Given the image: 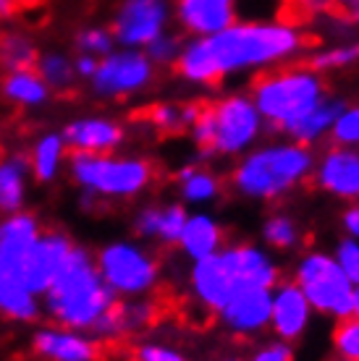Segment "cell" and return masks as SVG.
Masks as SVG:
<instances>
[{"label": "cell", "mask_w": 359, "mask_h": 361, "mask_svg": "<svg viewBox=\"0 0 359 361\" xmlns=\"http://www.w3.org/2000/svg\"><path fill=\"white\" fill-rule=\"evenodd\" d=\"M310 53V35L288 18H236L210 37H187L173 73L197 90H216L225 82L254 79L257 73L302 61Z\"/></svg>", "instance_id": "cell-1"}, {"label": "cell", "mask_w": 359, "mask_h": 361, "mask_svg": "<svg viewBox=\"0 0 359 361\" xmlns=\"http://www.w3.org/2000/svg\"><path fill=\"white\" fill-rule=\"evenodd\" d=\"M283 278L278 254L260 241H225L223 249L205 259L189 262L187 293L189 301L207 317H216L220 309L244 290L273 288Z\"/></svg>", "instance_id": "cell-2"}, {"label": "cell", "mask_w": 359, "mask_h": 361, "mask_svg": "<svg viewBox=\"0 0 359 361\" xmlns=\"http://www.w3.org/2000/svg\"><path fill=\"white\" fill-rule=\"evenodd\" d=\"M312 165L314 149L273 134L231 160L225 186L249 204H278L310 183Z\"/></svg>", "instance_id": "cell-3"}, {"label": "cell", "mask_w": 359, "mask_h": 361, "mask_svg": "<svg viewBox=\"0 0 359 361\" xmlns=\"http://www.w3.org/2000/svg\"><path fill=\"white\" fill-rule=\"evenodd\" d=\"M116 296L100 278L95 252L84 244H73L63 267L40 296L42 314L53 325L90 333L92 325L110 309Z\"/></svg>", "instance_id": "cell-4"}, {"label": "cell", "mask_w": 359, "mask_h": 361, "mask_svg": "<svg viewBox=\"0 0 359 361\" xmlns=\"http://www.w3.org/2000/svg\"><path fill=\"white\" fill-rule=\"evenodd\" d=\"M187 136L197 149V160H236L268 136V126L247 92H225L202 105Z\"/></svg>", "instance_id": "cell-5"}, {"label": "cell", "mask_w": 359, "mask_h": 361, "mask_svg": "<svg viewBox=\"0 0 359 361\" xmlns=\"http://www.w3.org/2000/svg\"><path fill=\"white\" fill-rule=\"evenodd\" d=\"M247 94L252 97L254 108L260 110L268 134L281 136L291 123L307 116L320 99L328 97L331 87L323 73L294 61L257 73L254 79H249Z\"/></svg>", "instance_id": "cell-6"}, {"label": "cell", "mask_w": 359, "mask_h": 361, "mask_svg": "<svg viewBox=\"0 0 359 361\" xmlns=\"http://www.w3.org/2000/svg\"><path fill=\"white\" fill-rule=\"evenodd\" d=\"M66 176L79 194L98 199L100 204H121L144 197L155 186L158 168L150 157L131 152H71Z\"/></svg>", "instance_id": "cell-7"}, {"label": "cell", "mask_w": 359, "mask_h": 361, "mask_svg": "<svg viewBox=\"0 0 359 361\" xmlns=\"http://www.w3.org/2000/svg\"><path fill=\"white\" fill-rule=\"evenodd\" d=\"M95 264L116 298L153 296L163 283V262L158 252L134 235L105 241L95 249Z\"/></svg>", "instance_id": "cell-8"}, {"label": "cell", "mask_w": 359, "mask_h": 361, "mask_svg": "<svg viewBox=\"0 0 359 361\" xmlns=\"http://www.w3.org/2000/svg\"><path fill=\"white\" fill-rule=\"evenodd\" d=\"M288 278L299 286L317 317L336 322L354 314L357 286L346 278L331 249H302L291 264Z\"/></svg>", "instance_id": "cell-9"}, {"label": "cell", "mask_w": 359, "mask_h": 361, "mask_svg": "<svg viewBox=\"0 0 359 361\" xmlns=\"http://www.w3.org/2000/svg\"><path fill=\"white\" fill-rule=\"evenodd\" d=\"M158 68L136 47H113L108 55L98 61V68L87 82L90 92L98 99L121 102V99L142 97L158 82Z\"/></svg>", "instance_id": "cell-10"}, {"label": "cell", "mask_w": 359, "mask_h": 361, "mask_svg": "<svg viewBox=\"0 0 359 361\" xmlns=\"http://www.w3.org/2000/svg\"><path fill=\"white\" fill-rule=\"evenodd\" d=\"M118 47H144L173 29V0H116L108 21Z\"/></svg>", "instance_id": "cell-11"}, {"label": "cell", "mask_w": 359, "mask_h": 361, "mask_svg": "<svg viewBox=\"0 0 359 361\" xmlns=\"http://www.w3.org/2000/svg\"><path fill=\"white\" fill-rule=\"evenodd\" d=\"M312 186L323 197L351 204L359 202V149L325 142L314 149L312 165Z\"/></svg>", "instance_id": "cell-12"}, {"label": "cell", "mask_w": 359, "mask_h": 361, "mask_svg": "<svg viewBox=\"0 0 359 361\" xmlns=\"http://www.w3.org/2000/svg\"><path fill=\"white\" fill-rule=\"evenodd\" d=\"M73 244L76 241L61 228H42V233L37 235V241L29 246L27 254L13 264V272L35 296H42L63 267Z\"/></svg>", "instance_id": "cell-13"}, {"label": "cell", "mask_w": 359, "mask_h": 361, "mask_svg": "<svg viewBox=\"0 0 359 361\" xmlns=\"http://www.w3.org/2000/svg\"><path fill=\"white\" fill-rule=\"evenodd\" d=\"M314 309L291 278H281L270 288V335L297 345L314 322Z\"/></svg>", "instance_id": "cell-14"}, {"label": "cell", "mask_w": 359, "mask_h": 361, "mask_svg": "<svg viewBox=\"0 0 359 361\" xmlns=\"http://www.w3.org/2000/svg\"><path fill=\"white\" fill-rule=\"evenodd\" d=\"M218 327L234 341L254 343L270 335V288L244 290L216 314Z\"/></svg>", "instance_id": "cell-15"}, {"label": "cell", "mask_w": 359, "mask_h": 361, "mask_svg": "<svg viewBox=\"0 0 359 361\" xmlns=\"http://www.w3.org/2000/svg\"><path fill=\"white\" fill-rule=\"evenodd\" d=\"M187 215L189 207L181 204L179 199H155V202L139 204L131 212L129 228H131V235L144 241V244L176 249L181 228L187 223Z\"/></svg>", "instance_id": "cell-16"}, {"label": "cell", "mask_w": 359, "mask_h": 361, "mask_svg": "<svg viewBox=\"0 0 359 361\" xmlns=\"http://www.w3.org/2000/svg\"><path fill=\"white\" fill-rule=\"evenodd\" d=\"M160 307L153 296L142 298H116L105 314L92 325L90 335H95L100 343H113L124 338H136L147 333L158 322Z\"/></svg>", "instance_id": "cell-17"}, {"label": "cell", "mask_w": 359, "mask_h": 361, "mask_svg": "<svg viewBox=\"0 0 359 361\" xmlns=\"http://www.w3.org/2000/svg\"><path fill=\"white\" fill-rule=\"evenodd\" d=\"M69 152H118L129 142V128L113 116H76L61 128Z\"/></svg>", "instance_id": "cell-18"}, {"label": "cell", "mask_w": 359, "mask_h": 361, "mask_svg": "<svg viewBox=\"0 0 359 361\" xmlns=\"http://www.w3.org/2000/svg\"><path fill=\"white\" fill-rule=\"evenodd\" d=\"M32 351L42 361H98L100 341L84 330L47 322L32 335Z\"/></svg>", "instance_id": "cell-19"}, {"label": "cell", "mask_w": 359, "mask_h": 361, "mask_svg": "<svg viewBox=\"0 0 359 361\" xmlns=\"http://www.w3.org/2000/svg\"><path fill=\"white\" fill-rule=\"evenodd\" d=\"M239 18V0H173V29L184 37H210Z\"/></svg>", "instance_id": "cell-20"}, {"label": "cell", "mask_w": 359, "mask_h": 361, "mask_svg": "<svg viewBox=\"0 0 359 361\" xmlns=\"http://www.w3.org/2000/svg\"><path fill=\"white\" fill-rule=\"evenodd\" d=\"M225 194V178L213 168V163L192 160L176 173V197L189 209H210Z\"/></svg>", "instance_id": "cell-21"}, {"label": "cell", "mask_w": 359, "mask_h": 361, "mask_svg": "<svg viewBox=\"0 0 359 361\" xmlns=\"http://www.w3.org/2000/svg\"><path fill=\"white\" fill-rule=\"evenodd\" d=\"M225 241H228L225 226L218 220L213 209H189L176 249L187 262H197V259L216 254L218 249H223Z\"/></svg>", "instance_id": "cell-22"}, {"label": "cell", "mask_w": 359, "mask_h": 361, "mask_svg": "<svg viewBox=\"0 0 359 361\" xmlns=\"http://www.w3.org/2000/svg\"><path fill=\"white\" fill-rule=\"evenodd\" d=\"M346 102H349L346 97L331 92V94L325 99H320L307 116L299 118L297 123H291L281 136H286V139L297 142V145L310 147V149L323 147L325 142H328V136H331V128H333V123H336V118H339V113L343 110Z\"/></svg>", "instance_id": "cell-23"}, {"label": "cell", "mask_w": 359, "mask_h": 361, "mask_svg": "<svg viewBox=\"0 0 359 361\" xmlns=\"http://www.w3.org/2000/svg\"><path fill=\"white\" fill-rule=\"evenodd\" d=\"M0 317L21 325H29L42 317L40 296H35L3 259H0Z\"/></svg>", "instance_id": "cell-24"}, {"label": "cell", "mask_w": 359, "mask_h": 361, "mask_svg": "<svg viewBox=\"0 0 359 361\" xmlns=\"http://www.w3.org/2000/svg\"><path fill=\"white\" fill-rule=\"evenodd\" d=\"M42 220L29 212H13V215H0V259L13 270V264L27 254V249L42 233Z\"/></svg>", "instance_id": "cell-25"}, {"label": "cell", "mask_w": 359, "mask_h": 361, "mask_svg": "<svg viewBox=\"0 0 359 361\" xmlns=\"http://www.w3.org/2000/svg\"><path fill=\"white\" fill-rule=\"evenodd\" d=\"M69 147L63 142L61 131H42L35 139V145L29 149V171H32V180L50 186L66 173V163H69Z\"/></svg>", "instance_id": "cell-26"}, {"label": "cell", "mask_w": 359, "mask_h": 361, "mask_svg": "<svg viewBox=\"0 0 359 361\" xmlns=\"http://www.w3.org/2000/svg\"><path fill=\"white\" fill-rule=\"evenodd\" d=\"M32 171L27 154L0 157V215H13L27 209Z\"/></svg>", "instance_id": "cell-27"}, {"label": "cell", "mask_w": 359, "mask_h": 361, "mask_svg": "<svg viewBox=\"0 0 359 361\" xmlns=\"http://www.w3.org/2000/svg\"><path fill=\"white\" fill-rule=\"evenodd\" d=\"M260 244L273 254H299L305 246V228L288 209H270L260 223Z\"/></svg>", "instance_id": "cell-28"}, {"label": "cell", "mask_w": 359, "mask_h": 361, "mask_svg": "<svg viewBox=\"0 0 359 361\" xmlns=\"http://www.w3.org/2000/svg\"><path fill=\"white\" fill-rule=\"evenodd\" d=\"M0 97L8 105L21 110L45 108L53 92L47 90V84L40 79L35 68H18V71H6L0 79Z\"/></svg>", "instance_id": "cell-29"}, {"label": "cell", "mask_w": 359, "mask_h": 361, "mask_svg": "<svg viewBox=\"0 0 359 361\" xmlns=\"http://www.w3.org/2000/svg\"><path fill=\"white\" fill-rule=\"evenodd\" d=\"M199 108H202V102H173V99H165V102L150 105L147 113H144V121L158 134H187L189 126L197 118Z\"/></svg>", "instance_id": "cell-30"}, {"label": "cell", "mask_w": 359, "mask_h": 361, "mask_svg": "<svg viewBox=\"0 0 359 361\" xmlns=\"http://www.w3.org/2000/svg\"><path fill=\"white\" fill-rule=\"evenodd\" d=\"M35 71L40 73V79L47 84L50 92H69L73 84H79L73 71V55L58 47H47L37 53Z\"/></svg>", "instance_id": "cell-31"}, {"label": "cell", "mask_w": 359, "mask_h": 361, "mask_svg": "<svg viewBox=\"0 0 359 361\" xmlns=\"http://www.w3.org/2000/svg\"><path fill=\"white\" fill-rule=\"evenodd\" d=\"M305 58L307 66L323 76L333 71H346L359 66V39H343V42L317 47V50H310Z\"/></svg>", "instance_id": "cell-32"}, {"label": "cell", "mask_w": 359, "mask_h": 361, "mask_svg": "<svg viewBox=\"0 0 359 361\" xmlns=\"http://www.w3.org/2000/svg\"><path fill=\"white\" fill-rule=\"evenodd\" d=\"M37 53H40V47H37L35 37L27 35V32L11 29V32L0 35V66L6 71L35 68Z\"/></svg>", "instance_id": "cell-33"}, {"label": "cell", "mask_w": 359, "mask_h": 361, "mask_svg": "<svg viewBox=\"0 0 359 361\" xmlns=\"http://www.w3.org/2000/svg\"><path fill=\"white\" fill-rule=\"evenodd\" d=\"M333 361H359V317L349 314L336 319L331 330Z\"/></svg>", "instance_id": "cell-34"}, {"label": "cell", "mask_w": 359, "mask_h": 361, "mask_svg": "<svg viewBox=\"0 0 359 361\" xmlns=\"http://www.w3.org/2000/svg\"><path fill=\"white\" fill-rule=\"evenodd\" d=\"M113 47H118V45L108 24H87V27L76 29V35H73V53L102 58V55H108Z\"/></svg>", "instance_id": "cell-35"}, {"label": "cell", "mask_w": 359, "mask_h": 361, "mask_svg": "<svg viewBox=\"0 0 359 361\" xmlns=\"http://www.w3.org/2000/svg\"><path fill=\"white\" fill-rule=\"evenodd\" d=\"M184 39H187V37L181 35L179 29H168V32H163L160 37H155L153 42L144 47V55L153 61V66L158 71L173 68V63H176V58H179V53H181V47H184Z\"/></svg>", "instance_id": "cell-36"}, {"label": "cell", "mask_w": 359, "mask_h": 361, "mask_svg": "<svg viewBox=\"0 0 359 361\" xmlns=\"http://www.w3.org/2000/svg\"><path fill=\"white\" fill-rule=\"evenodd\" d=\"M328 142L341 147H357L359 149V99L343 105V110L339 113V118H336V123L331 128Z\"/></svg>", "instance_id": "cell-37"}, {"label": "cell", "mask_w": 359, "mask_h": 361, "mask_svg": "<svg viewBox=\"0 0 359 361\" xmlns=\"http://www.w3.org/2000/svg\"><path fill=\"white\" fill-rule=\"evenodd\" d=\"M131 361H192V356L176 343L144 338L131 348Z\"/></svg>", "instance_id": "cell-38"}, {"label": "cell", "mask_w": 359, "mask_h": 361, "mask_svg": "<svg viewBox=\"0 0 359 361\" xmlns=\"http://www.w3.org/2000/svg\"><path fill=\"white\" fill-rule=\"evenodd\" d=\"M247 361H294V345L286 341H278L273 335H265L260 341H254L247 353Z\"/></svg>", "instance_id": "cell-39"}, {"label": "cell", "mask_w": 359, "mask_h": 361, "mask_svg": "<svg viewBox=\"0 0 359 361\" xmlns=\"http://www.w3.org/2000/svg\"><path fill=\"white\" fill-rule=\"evenodd\" d=\"M333 257L336 262L341 264V270L346 272V278L359 288V241L349 238V235H341L336 244H333Z\"/></svg>", "instance_id": "cell-40"}, {"label": "cell", "mask_w": 359, "mask_h": 361, "mask_svg": "<svg viewBox=\"0 0 359 361\" xmlns=\"http://www.w3.org/2000/svg\"><path fill=\"white\" fill-rule=\"evenodd\" d=\"M339 226H341V233L359 241V202H351V204H343L341 215H339Z\"/></svg>", "instance_id": "cell-41"}, {"label": "cell", "mask_w": 359, "mask_h": 361, "mask_svg": "<svg viewBox=\"0 0 359 361\" xmlns=\"http://www.w3.org/2000/svg\"><path fill=\"white\" fill-rule=\"evenodd\" d=\"M98 61L100 58H95V55H84V53H73V71H76V79L79 82H90L92 73H95V68H98Z\"/></svg>", "instance_id": "cell-42"}, {"label": "cell", "mask_w": 359, "mask_h": 361, "mask_svg": "<svg viewBox=\"0 0 359 361\" xmlns=\"http://www.w3.org/2000/svg\"><path fill=\"white\" fill-rule=\"evenodd\" d=\"M336 11L351 27H359V0H336Z\"/></svg>", "instance_id": "cell-43"}, {"label": "cell", "mask_w": 359, "mask_h": 361, "mask_svg": "<svg viewBox=\"0 0 359 361\" xmlns=\"http://www.w3.org/2000/svg\"><path fill=\"white\" fill-rule=\"evenodd\" d=\"M299 3L310 16H325L336 8V0H299Z\"/></svg>", "instance_id": "cell-44"}, {"label": "cell", "mask_w": 359, "mask_h": 361, "mask_svg": "<svg viewBox=\"0 0 359 361\" xmlns=\"http://www.w3.org/2000/svg\"><path fill=\"white\" fill-rule=\"evenodd\" d=\"M216 361H247V356H244L239 348H228V351H220L216 356Z\"/></svg>", "instance_id": "cell-45"}, {"label": "cell", "mask_w": 359, "mask_h": 361, "mask_svg": "<svg viewBox=\"0 0 359 361\" xmlns=\"http://www.w3.org/2000/svg\"><path fill=\"white\" fill-rule=\"evenodd\" d=\"M18 8V0H0V18L13 16Z\"/></svg>", "instance_id": "cell-46"}, {"label": "cell", "mask_w": 359, "mask_h": 361, "mask_svg": "<svg viewBox=\"0 0 359 361\" xmlns=\"http://www.w3.org/2000/svg\"><path fill=\"white\" fill-rule=\"evenodd\" d=\"M354 314L359 317V288H357V293H354Z\"/></svg>", "instance_id": "cell-47"}]
</instances>
